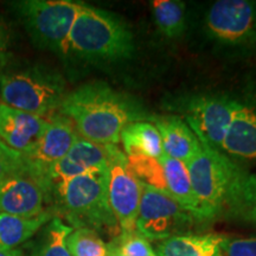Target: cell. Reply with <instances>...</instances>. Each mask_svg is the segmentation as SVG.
<instances>
[{
  "label": "cell",
  "mask_w": 256,
  "mask_h": 256,
  "mask_svg": "<svg viewBox=\"0 0 256 256\" xmlns=\"http://www.w3.org/2000/svg\"><path fill=\"white\" fill-rule=\"evenodd\" d=\"M58 113L72 121L80 138L101 145L118 146L124 127L150 120L136 98L100 81L66 92Z\"/></svg>",
  "instance_id": "cell-1"
},
{
  "label": "cell",
  "mask_w": 256,
  "mask_h": 256,
  "mask_svg": "<svg viewBox=\"0 0 256 256\" xmlns=\"http://www.w3.org/2000/svg\"><path fill=\"white\" fill-rule=\"evenodd\" d=\"M133 52L132 31L122 19L81 2L69 34L66 55L100 63L127 60Z\"/></svg>",
  "instance_id": "cell-2"
},
{
  "label": "cell",
  "mask_w": 256,
  "mask_h": 256,
  "mask_svg": "<svg viewBox=\"0 0 256 256\" xmlns=\"http://www.w3.org/2000/svg\"><path fill=\"white\" fill-rule=\"evenodd\" d=\"M56 212L72 228L114 232L119 228L108 200V168L92 171L52 185Z\"/></svg>",
  "instance_id": "cell-3"
},
{
  "label": "cell",
  "mask_w": 256,
  "mask_h": 256,
  "mask_svg": "<svg viewBox=\"0 0 256 256\" xmlns=\"http://www.w3.org/2000/svg\"><path fill=\"white\" fill-rule=\"evenodd\" d=\"M185 165L197 202V222H211L226 214L234 192L247 172L203 142Z\"/></svg>",
  "instance_id": "cell-4"
},
{
  "label": "cell",
  "mask_w": 256,
  "mask_h": 256,
  "mask_svg": "<svg viewBox=\"0 0 256 256\" xmlns=\"http://www.w3.org/2000/svg\"><path fill=\"white\" fill-rule=\"evenodd\" d=\"M66 81L42 64L0 68V100L16 110L38 116H52L66 98Z\"/></svg>",
  "instance_id": "cell-5"
},
{
  "label": "cell",
  "mask_w": 256,
  "mask_h": 256,
  "mask_svg": "<svg viewBox=\"0 0 256 256\" xmlns=\"http://www.w3.org/2000/svg\"><path fill=\"white\" fill-rule=\"evenodd\" d=\"M28 34L38 48L66 55L70 30L81 2L23 0L11 2Z\"/></svg>",
  "instance_id": "cell-6"
},
{
  "label": "cell",
  "mask_w": 256,
  "mask_h": 256,
  "mask_svg": "<svg viewBox=\"0 0 256 256\" xmlns=\"http://www.w3.org/2000/svg\"><path fill=\"white\" fill-rule=\"evenodd\" d=\"M194 220L168 194L142 185L136 230L148 241L184 235Z\"/></svg>",
  "instance_id": "cell-7"
},
{
  "label": "cell",
  "mask_w": 256,
  "mask_h": 256,
  "mask_svg": "<svg viewBox=\"0 0 256 256\" xmlns=\"http://www.w3.org/2000/svg\"><path fill=\"white\" fill-rule=\"evenodd\" d=\"M235 101L220 95H197L184 101L183 115L200 142L220 151L232 124Z\"/></svg>",
  "instance_id": "cell-8"
},
{
  "label": "cell",
  "mask_w": 256,
  "mask_h": 256,
  "mask_svg": "<svg viewBox=\"0 0 256 256\" xmlns=\"http://www.w3.org/2000/svg\"><path fill=\"white\" fill-rule=\"evenodd\" d=\"M52 185L25 165L0 183V214L36 217L48 208L52 197Z\"/></svg>",
  "instance_id": "cell-9"
},
{
  "label": "cell",
  "mask_w": 256,
  "mask_h": 256,
  "mask_svg": "<svg viewBox=\"0 0 256 256\" xmlns=\"http://www.w3.org/2000/svg\"><path fill=\"white\" fill-rule=\"evenodd\" d=\"M142 184L132 174L127 156L116 150L108 166V200L121 232H136Z\"/></svg>",
  "instance_id": "cell-10"
},
{
  "label": "cell",
  "mask_w": 256,
  "mask_h": 256,
  "mask_svg": "<svg viewBox=\"0 0 256 256\" xmlns=\"http://www.w3.org/2000/svg\"><path fill=\"white\" fill-rule=\"evenodd\" d=\"M78 138L75 126L68 118L60 113L54 114L36 145L22 154L25 165L34 174L49 182L50 168L69 152Z\"/></svg>",
  "instance_id": "cell-11"
},
{
  "label": "cell",
  "mask_w": 256,
  "mask_h": 256,
  "mask_svg": "<svg viewBox=\"0 0 256 256\" xmlns=\"http://www.w3.org/2000/svg\"><path fill=\"white\" fill-rule=\"evenodd\" d=\"M255 8L246 0H220L211 6L206 26L217 40L238 44L250 36L255 22Z\"/></svg>",
  "instance_id": "cell-12"
},
{
  "label": "cell",
  "mask_w": 256,
  "mask_h": 256,
  "mask_svg": "<svg viewBox=\"0 0 256 256\" xmlns=\"http://www.w3.org/2000/svg\"><path fill=\"white\" fill-rule=\"evenodd\" d=\"M118 148L115 145H101L78 138L69 152L50 168L48 179L54 185L88 172L107 170Z\"/></svg>",
  "instance_id": "cell-13"
},
{
  "label": "cell",
  "mask_w": 256,
  "mask_h": 256,
  "mask_svg": "<svg viewBox=\"0 0 256 256\" xmlns=\"http://www.w3.org/2000/svg\"><path fill=\"white\" fill-rule=\"evenodd\" d=\"M49 120L0 102V140L22 154L30 151L46 130Z\"/></svg>",
  "instance_id": "cell-14"
},
{
  "label": "cell",
  "mask_w": 256,
  "mask_h": 256,
  "mask_svg": "<svg viewBox=\"0 0 256 256\" xmlns=\"http://www.w3.org/2000/svg\"><path fill=\"white\" fill-rule=\"evenodd\" d=\"M222 151L240 159L256 160V104L235 101Z\"/></svg>",
  "instance_id": "cell-15"
},
{
  "label": "cell",
  "mask_w": 256,
  "mask_h": 256,
  "mask_svg": "<svg viewBox=\"0 0 256 256\" xmlns=\"http://www.w3.org/2000/svg\"><path fill=\"white\" fill-rule=\"evenodd\" d=\"M162 138V152L186 164L200 148V142L186 121L174 115H154L150 119Z\"/></svg>",
  "instance_id": "cell-16"
},
{
  "label": "cell",
  "mask_w": 256,
  "mask_h": 256,
  "mask_svg": "<svg viewBox=\"0 0 256 256\" xmlns=\"http://www.w3.org/2000/svg\"><path fill=\"white\" fill-rule=\"evenodd\" d=\"M223 240L217 234H184L159 242L156 252L159 256H224Z\"/></svg>",
  "instance_id": "cell-17"
},
{
  "label": "cell",
  "mask_w": 256,
  "mask_h": 256,
  "mask_svg": "<svg viewBox=\"0 0 256 256\" xmlns=\"http://www.w3.org/2000/svg\"><path fill=\"white\" fill-rule=\"evenodd\" d=\"M55 208H48L36 217H20L0 214V248L16 249L34 238L56 215Z\"/></svg>",
  "instance_id": "cell-18"
},
{
  "label": "cell",
  "mask_w": 256,
  "mask_h": 256,
  "mask_svg": "<svg viewBox=\"0 0 256 256\" xmlns=\"http://www.w3.org/2000/svg\"><path fill=\"white\" fill-rule=\"evenodd\" d=\"M159 162L164 170L168 194L196 220L197 202L186 165L165 154L160 156Z\"/></svg>",
  "instance_id": "cell-19"
},
{
  "label": "cell",
  "mask_w": 256,
  "mask_h": 256,
  "mask_svg": "<svg viewBox=\"0 0 256 256\" xmlns=\"http://www.w3.org/2000/svg\"><path fill=\"white\" fill-rule=\"evenodd\" d=\"M124 154H145L159 159L162 152V138L156 127L151 122L139 121L130 124L122 130L120 136Z\"/></svg>",
  "instance_id": "cell-20"
},
{
  "label": "cell",
  "mask_w": 256,
  "mask_h": 256,
  "mask_svg": "<svg viewBox=\"0 0 256 256\" xmlns=\"http://www.w3.org/2000/svg\"><path fill=\"white\" fill-rule=\"evenodd\" d=\"M72 229L60 217H52L40 229L37 238L28 244V256H72L66 238Z\"/></svg>",
  "instance_id": "cell-21"
},
{
  "label": "cell",
  "mask_w": 256,
  "mask_h": 256,
  "mask_svg": "<svg viewBox=\"0 0 256 256\" xmlns=\"http://www.w3.org/2000/svg\"><path fill=\"white\" fill-rule=\"evenodd\" d=\"M153 17L162 34L179 37L186 28V6L177 0H154L151 2Z\"/></svg>",
  "instance_id": "cell-22"
},
{
  "label": "cell",
  "mask_w": 256,
  "mask_h": 256,
  "mask_svg": "<svg viewBox=\"0 0 256 256\" xmlns=\"http://www.w3.org/2000/svg\"><path fill=\"white\" fill-rule=\"evenodd\" d=\"M230 217L256 224V174H246L234 192L226 209Z\"/></svg>",
  "instance_id": "cell-23"
},
{
  "label": "cell",
  "mask_w": 256,
  "mask_h": 256,
  "mask_svg": "<svg viewBox=\"0 0 256 256\" xmlns=\"http://www.w3.org/2000/svg\"><path fill=\"white\" fill-rule=\"evenodd\" d=\"M127 162L132 174L142 185L168 194L165 174L159 159L145 154L127 156Z\"/></svg>",
  "instance_id": "cell-24"
},
{
  "label": "cell",
  "mask_w": 256,
  "mask_h": 256,
  "mask_svg": "<svg viewBox=\"0 0 256 256\" xmlns=\"http://www.w3.org/2000/svg\"><path fill=\"white\" fill-rule=\"evenodd\" d=\"M66 247L72 256H108L110 246L100 234L89 228H76L66 238Z\"/></svg>",
  "instance_id": "cell-25"
},
{
  "label": "cell",
  "mask_w": 256,
  "mask_h": 256,
  "mask_svg": "<svg viewBox=\"0 0 256 256\" xmlns=\"http://www.w3.org/2000/svg\"><path fill=\"white\" fill-rule=\"evenodd\" d=\"M112 243L124 256H159L153 249L151 241L136 232H120Z\"/></svg>",
  "instance_id": "cell-26"
},
{
  "label": "cell",
  "mask_w": 256,
  "mask_h": 256,
  "mask_svg": "<svg viewBox=\"0 0 256 256\" xmlns=\"http://www.w3.org/2000/svg\"><path fill=\"white\" fill-rule=\"evenodd\" d=\"M23 166L24 160L22 153L10 148L5 142L0 140V183Z\"/></svg>",
  "instance_id": "cell-27"
},
{
  "label": "cell",
  "mask_w": 256,
  "mask_h": 256,
  "mask_svg": "<svg viewBox=\"0 0 256 256\" xmlns=\"http://www.w3.org/2000/svg\"><path fill=\"white\" fill-rule=\"evenodd\" d=\"M222 252L224 256H256V238H224Z\"/></svg>",
  "instance_id": "cell-28"
},
{
  "label": "cell",
  "mask_w": 256,
  "mask_h": 256,
  "mask_svg": "<svg viewBox=\"0 0 256 256\" xmlns=\"http://www.w3.org/2000/svg\"><path fill=\"white\" fill-rule=\"evenodd\" d=\"M10 34L2 19L0 18V68L8 64L10 60Z\"/></svg>",
  "instance_id": "cell-29"
},
{
  "label": "cell",
  "mask_w": 256,
  "mask_h": 256,
  "mask_svg": "<svg viewBox=\"0 0 256 256\" xmlns=\"http://www.w3.org/2000/svg\"><path fill=\"white\" fill-rule=\"evenodd\" d=\"M0 256H23V252L19 249H2L0 248Z\"/></svg>",
  "instance_id": "cell-30"
},
{
  "label": "cell",
  "mask_w": 256,
  "mask_h": 256,
  "mask_svg": "<svg viewBox=\"0 0 256 256\" xmlns=\"http://www.w3.org/2000/svg\"><path fill=\"white\" fill-rule=\"evenodd\" d=\"M108 246H110V255L108 256H124L112 242L108 243Z\"/></svg>",
  "instance_id": "cell-31"
}]
</instances>
